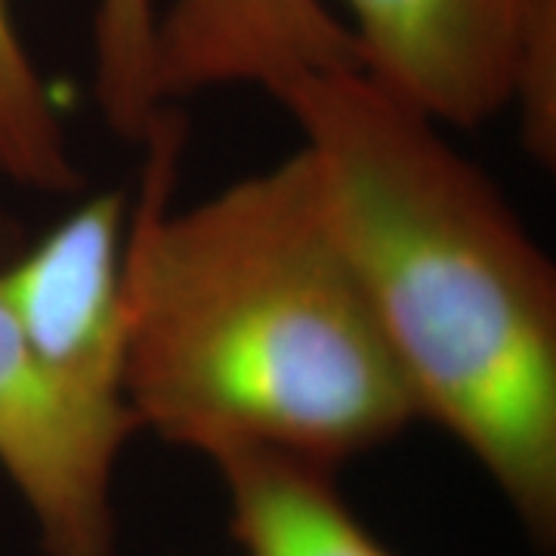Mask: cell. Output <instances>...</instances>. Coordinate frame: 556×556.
Segmentation results:
<instances>
[{"instance_id": "obj_1", "label": "cell", "mask_w": 556, "mask_h": 556, "mask_svg": "<svg viewBox=\"0 0 556 556\" xmlns=\"http://www.w3.org/2000/svg\"><path fill=\"white\" fill-rule=\"evenodd\" d=\"M186 124L164 105L124 254V402L137 427L214 457L276 448L338 467L396 439L417 405L294 155L177 207Z\"/></svg>"}, {"instance_id": "obj_2", "label": "cell", "mask_w": 556, "mask_h": 556, "mask_svg": "<svg viewBox=\"0 0 556 556\" xmlns=\"http://www.w3.org/2000/svg\"><path fill=\"white\" fill-rule=\"evenodd\" d=\"M415 396L541 551L556 541V269L442 124L362 68L276 97Z\"/></svg>"}, {"instance_id": "obj_3", "label": "cell", "mask_w": 556, "mask_h": 556, "mask_svg": "<svg viewBox=\"0 0 556 556\" xmlns=\"http://www.w3.org/2000/svg\"><path fill=\"white\" fill-rule=\"evenodd\" d=\"M130 204L121 189L93 192L0 266V309L35 362L68 396L112 412H130L124 402Z\"/></svg>"}, {"instance_id": "obj_4", "label": "cell", "mask_w": 556, "mask_h": 556, "mask_svg": "<svg viewBox=\"0 0 556 556\" xmlns=\"http://www.w3.org/2000/svg\"><path fill=\"white\" fill-rule=\"evenodd\" d=\"M130 412L68 396L0 309V470L35 519L43 556H112V479Z\"/></svg>"}, {"instance_id": "obj_5", "label": "cell", "mask_w": 556, "mask_h": 556, "mask_svg": "<svg viewBox=\"0 0 556 556\" xmlns=\"http://www.w3.org/2000/svg\"><path fill=\"white\" fill-rule=\"evenodd\" d=\"M358 68L442 127H479L510 102L532 0H334Z\"/></svg>"}, {"instance_id": "obj_6", "label": "cell", "mask_w": 556, "mask_h": 556, "mask_svg": "<svg viewBox=\"0 0 556 556\" xmlns=\"http://www.w3.org/2000/svg\"><path fill=\"white\" fill-rule=\"evenodd\" d=\"M358 68L356 40L328 0H167L159 10L155 87L164 105L214 87H263Z\"/></svg>"}, {"instance_id": "obj_7", "label": "cell", "mask_w": 556, "mask_h": 556, "mask_svg": "<svg viewBox=\"0 0 556 556\" xmlns=\"http://www.w3.org/2000/svg\"><path fill=\"white\" fill-rule=\"evenodd\" d=\"M211 460L244 556H393L343 504L331 467L251 445Z\"/></svg>"}, {"instance_id": "obj_8", "label": "cell", "mask_w": 556, "mask_h": 556, "mask_svg": "<svg viewBox=\"0 0 556 556\" xmlns=\"http://www.w3.org/2000/svg\"><path fill=\"white\" fill-rule=\"evenodd\" d=\"M0 177L47 195L84 186L60 105L25 50L10 0H0Z\"/></svg>"}, {"instance_id": "obj_9", "label": "cell", "mask_w": 556, "mask_h": 556, "mask_svg": "<svg viewBox=\"0 0 556 556\" xmlns=\"http://www.w3.org/2000/svg\"><path fill=\"white\" fill-rule=\"evenodd\" d=\"M159 10V0H97L93 10V100L127 142H142L164 109L155 87Z\"/></svg>"}, {"instance_id": "obj_10", "label": "cell", "mask_w": 556, "mask_h": 556, "mask_svg": "<svg viewBox=\"0 0 556 556\" xmlns=\"http://www.w3.org/2000/svg\"><path fill=\"white\" fill-rule=\"evenodd\" d=\"M519 137L541 167L556 164V0H532L519 31L510 102Z\"/></svg>"}]
</instances>
